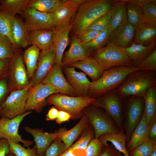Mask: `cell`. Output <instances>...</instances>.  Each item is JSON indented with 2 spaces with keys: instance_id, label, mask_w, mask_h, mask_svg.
Segmentation results:
<instances>
[{
  "instance_id": "obj_1",
  "label": "cell",
  "mask_w": 156,
  "mask_h": 156,
  "mask_svg": "<svg viewBox=\"0 0 156 156\" xmlns=\"http://www.w3.org/2000/svg\"><path fill=\"white\" fill-rule=\"evenodd\" d=\"M115 1L85 0L79 6L72 22V33L77 36L83 32L96 19L110 11Z\"/></svg>"
},
{
  "instance_id": "obj_2",
  "label": "cell",
  "mask_w": 156,
  "mask_h": 156,
  "mask_svg": "<svg viewBox=\"0 0 156 156\" xmlns=\"http://www.w3.org/2000/svg\"><path fill=\"white\" fill-rule=\"evenodd\" d=\"M138 70L135 67L125 66H116L105 70L99 79L91 82L88 96L96 99L116 89L129 75Z\"/></svg>"
},
{
  "instance_id": "obj_3",
  "label": "cell",
  "mask_w": 156,
  "mask_h": 156,
  "mask_svg": "<svg viewBox=\"0 0 156 156\" xmlns=\"http://www.w3.org/2000/svg\"><path fill=\"white\" fill-rule=\"evenodd\" d=\"M156 83V71L139 70L129 75L116 90L122 99L131 96L143 97L147 90Z\"/></svg>"
},
{
  "instance_id": "obj_4",
  "label": "cell",
  "mask_w": 156,
  "mask_h": 156,
  "mask_svg": "<svg viewBox=\"0 0 156 156\" xmlns=\"http://www.w3.org/2000/svg\"><path fill=\"white\" fill-rule=\"evenodd\" d=\"M95 99L89 96H73L57 93L49 96L47 102L59 110L68 112L71 115V119L76 120L81 118L83 109L90 105Z\"/></svg>"
},
{
  "instance_id": "obj_5",
  "label": "cell",
  "mask_w": 156,
  "mask_h": 156,
  "mask_svg": "<svg viewBox=\"0 0 156 156\" xmlns=\"http://www.w3.org/2000/svg\"><path fill=\"white\" fill-rule=\"evenodd\" d=\"M105 70L120 66H133L124 50L109 41L104 47L90 54Z\"/></svg>"
},
{
  "instance_id": "obj_6",
  "label": "cell",
  "mask_w": 156,
  "mask_h": 156,
  "mask_svg": "<svg viewBox=\"0 0 156 156\" xmlns=\"http://www.w3.org/2000/svg\"><path fill=\"white\" fill-rule=\"evenodd\" d=\"M122 99L116 89L95 99L91 105L105 110L120 131H123Z\"/></svg>"
},
{
  "instance_id": "obj_7",
  "label": "cell",
  "mask_w": 156,
  "mask_h": 156,
  "mask_svg": "<svg viewBox=\"0 0 156 156\" xmlns=\"http://www.w3.org/2000/svg\"><path fill=\"white\" fill-rule=\"evenodd\" d=\"M83 112L94 130L95 138H98L106 133L120 131L113 120L98 107L91 104L85 108Z\"/></svg>"
},
{
  "instance_id": "obj_8",
  "label": "cell",
  "mask_w": 156,
  "mask_h": 156,
  "mask_svg": "<svg viewBox=\"0 0 156 156\" xmlns=\"http://www.w3.org/2000/svg\"><path fill=\"white\" fill-rule=\"evenodd\" d=\"M30 88L29 85L12 91L0 106V118L12 119L26 112L25 106Z\"/></svg>"
},
{
  "instance_id": "obj_9",
  "label": "cell",
  "mask_w": 156,
  "mask_h": 156,
  "mask_svg": "<svg viewBox=\"0 0 156 156\" xmlns=\"http://www.w3.org/2000/svg\"><path fill=\"white\" fill-rule=\"evenodd\" d=\"M7 77L9 90H20L29 86L23 56L18 51L10 59Z\"/></svg>"
},
{
  "instance_id": "obj_10",
  "label": "cell",
  "mask_w": 156,
  "mask_h": 156,
  "mask_svg": "<svg viewBox=\"0 0 156 156\" xmlns=\"http://www.w3.org/2000/svg\"><path fill=\"white\" fill-rule=\"evenodd\" d=\"M85 0H60L55 10L50 13L56 30L72 23L78 8Z\"/></svg>"
},
{
  "instance_id": "obj_11",
  "label": "cell",
  "mask_w": 156,
  "mask_h": 156,
  "mask_svg": "<svg viewBox=\"0 0 156 156\" xmlns=\"http://www.w3.org/2000/svg\"><path fill=\"white\" fill-rule=\"evenodd\" d=\"M31 113V111H27L12 119L4 117L0 118V138L10 140L17 143L21 142L25 147L32 145L34 141L23 139L18 133L21 123L25 117Z\"/></svg>"
},
{
  "instance_id": "obj_12",
  "label": "cell",
  "mask_w": 156,
  "mask_h": 156,
  "mask_svg": "<svg viewBox=\"0 0 156 156\" xmlns=\"http://www.w3.org/2000/svg\"><path fill=\"white\" fill-rule=\"evenodd\" d=\"M131 96L127 104L126 111V144L129 141L133 131L140 122L144 109L143 97Z\"/></svg>"
},
{
  "instance_id": "obj_13",
  "label": "cell",
  "mask_w": 156,
  "mask_h": 156,
  "mask_svg": "<svg viewBox=\"0 0 156 156\" xmlns=\"http://www.w3.org/2000/svg\"><path fill=\"white\" fill-rule=\"evenodd\" d=\"M60 92L51 86L40 83L31 87L26 102V111L34 110L41 112L47 104V99L50 95Z\"/></svg>"
},
{
  "instance_id": "obj_14",
  "label": "cell",
  "mask_w": 156,
  "mask_h": 156,
  "mask_svg": "<svg viewBox=\"0 0 156 156\" xmlns=\"http://www.w3.org/2000/svg\"><path fill=\"white\" fill-rule=\"evenodd\" d=\"M21 16L29 31L38 30H56L50 13L42 12L26 8Z\"/></svg>"
},
{
  "instance_id": "obj_15",
  "label": "cell",
  "mask_w": 156,
  "mask_h": 156,
  "mask_svg": "<svg viewBox=\"0 0 156 156\" xmlns=\"http://www.w3.org/2000/svg\"><path fill=\"white\" fill-rule=\"evenodd\" d=\"M63 73L62 65L55 63L40 83L51 86L60 93L77 96L76 92L70 85Z\"/></svg>"
},
{
  "instance_id": "obj_16",
  "label": "cell",
  "mask_w": 156,
  "mask_h": 156,
  "mask_svg": "<svg viewBox=\"0 0 156 156\" xmlns=\"http://www.w3.org/2000/svg\"><path fill=\"white\" fill-rule=\"evenodd\" d=\"M56 56L54 47L40 53L36 71L29 82L31 87L40 83L47 75L55 64Z\"/></svg>"
},
{
  "instance_id": "obj_17",
  "label": "cell",
  "mask_w": 156,
  "mask_h": 156,
  "mask_svg": "<svg viewBox=\"0 0 156 156\" xmlns=\"http://www.w3.org/2000/svg\"><path fill=\"white\" fill-rule=\"evenodd\" d=\"M24 129L33 137L37 153L41 156L44 155L46 149L54 139L61 137L68 130L65 127H61L53 133H49L44 132L41 129L32 128L27 126Z\"/></svg>"
},
{
  "instance_id": "obj_18",
  "label": "cell",
  "mask_w": 156,
  "mask_h": 156,
  "mask_svg": "<svg viewBox=\"0 0 156 156\" xmlns=\"http://www.w3.org/2000/svg\"><path fill=\"white\" fill-rule=\"evenodd\" d=\"M75 68L65 65L62 66L63 72L66 79L78 96H88V92L91 83L86 74L76 71Z\"/></svg>"
},
{
  "instance_id": "obj_19",
  "label": "cell",
  "mask_w": 156,
  "mask_h": 156,
  "mask_svg": "<svg viewBox=\"0 0 156 156\" xmlns=\"http://www.w3.org/2000/svg\"><path fill=\"white\" fill-rule=\"evenodd\" d=\"M135 30L128 21L111 32L109 41L125 50L133 42Z\"/></svg>"
},
{
  "instance_id": "obj_20",
  "label": "cell",
  "mask_w": 156,
  "mask_h": 156,
  "mask_svg": "<svg viewBox=\"0 0 156 156\" xmlns=\"http://www.w3.org/2000/svg\"><path fill=\"white\" fill-rule=\"evenodd\" d=\"M72 27V23L62 28L56 30L54 33L52 42L56 50V64L62 65L64 52L69 44V35Z\"/></svg>"
},
{
  "instance_id": "obj_21",
  "label": "cell",
  "mask_w": 156,
  "mask_h": 156,
  "mask_svg": "<svg viewBox=\"0 0 156 156\" xmlns=\"http://www.w3.org/2000/svg\"><path fill=\"white\" fill-rule=\"evenodd\" d=\"M55 31L38 30L29 31L28 37V45L34 46L41 51L48 50L53 48L54 46L52 38Z\"/></svg>"
},
{
  "instance_id": "obj_22",
  "label": "cell",
  "mask_w": 156,
  "mask_h": 156,
  "mask_svg": "<svg viewBox=\"0 0 156 156\" xmlns=\"http://www.w3.org/2000/svg\"><path fill=\"white\" fill-rule=\"evenodd\" d=\"M150 127L143 112L142 119L133 131L129 140L126 145L128 153L148 139Z\"/></svg>"
},
{
  "instance_id": "obj_23",
  "label": "cell",
  "mask_w": 156,
  "mask_h": 156,
  "mask_svg": "<svg viewBox=\"0 0 156 156\" xmlns=\"http://www.w3.org/2000/svg\"><path fill=\"white\" fill-rule=\"evenodd\" d=\"M156 42L147 46L133 42L124 50L133 66L141 63L156 49Z\"/></svg>"
},
{
  "instance_id": "obj_24",
  "label": "cell",
  "mask_w": 156,
  "mask_h": 156,
  "mask_svg": "<svg viewBox=\"0 0 156 156\" xmlns=\"http://www.w3.org/2000/svg\"><path fill=\"white\" fill-rule=\"evenodd\" d=\"M68 66L82 70L90 78L92 81L99 79L105 71L96 60L90 56L72 63Z\"/></svg>"
},
{
  "instance_id": "obj_25",
  "label": "cell",
  "mask_w": 156,
  "mask_h": 156,
  "mask_svg": "<svg viewBox=\"0 0 156 156\" xmlns=\"http://www.w3.org/2000/svg\"><path fill=\"white\" fill-rule=\"evenodd\" d=\"M11 32L14 44L17 49L27 46L29 31L23 20L17 15L12 18Z\"/></svg>"
},
{
  "instance_id": "obj_26",
  "label": "cell",
  "mask_w": 156,
  "mask_h": 156,
  "mask_svg": "<svg viewBox=\"0 0 156 156\" xmlns=\"http://www.w3.org/2000/svg\"><path fill=\"white\" fill-rule=\"evenodd\" d=\"M90 56V54L86 51L77 36H76L72 39L69 49L64 54L62 60V65L68 66Z\"/></svg>"
},
{
  "instance_id": "obj_27",
  "label": "cell",
  "mask_w": 156,
  "mask_h": 156,
  "mask_svg": "<svg viewBox=\"0 0 156 156\" xmlns=\"http://www.w3.org/2000/svg\"><path fill=\"white\" fill-rule=\"evenodd\" d=\"M110 11L111 17L108 27L112 32L127 21L126 3L123 0H115Z\"/></svg>"
},
{
  "instance_id": "obj_28",
  "label": "cell",
  "mask_w": 156,
  "mask_h": 156,
  "mask_svg": "<svg viewBox=\"0 0 156 156\" xmlns=\"http://www.w3.org/2000/svg\"><path fill=\"white\" fill-rule=\"evenodd\" d=\"M98 138L104 145L109 142L123 156H129L126 147V136L124 131L105 133Z\"/></svg>"
},
{
  "instance_id": "obj_29",
  "label": "cell",
  "mask_w": 156,
  "mask_h": 156,
  "mask_svg": "<svg viewBox=\"0 0 156 156\" xmlns=\"http://www.w3.org/2000/svg\"><path fill=\"white\" fill-rule=\"evenodd\" d=\"M89 125L88 118L86 115L83 114L78 122L70 130H67L60 137L67 149L72 145Z\"/></svg>"
},
{
  "instance_id": "obj_30",
  "label": "cell",
  "mask_w": 156,
  "mask_h": 156,
  "mask_svg": "<svg viewBox=\"0 0 156 156\" xmlns=\"http://www.w3.org/2000/svg\"><path fill=\"white\" fill-rule=\"evenodd\" d=\"M156 42V27L144 23L136 31L133 42L149 46Z\"/></svg>"
},
{
  "instance_id": "obj_31",
  "label": "cell",
  "mask_w": 156,
  "mask_h": 156,
  "mask_svg": "<svg viewBox=\"0 0 156 156\" xmlns=\"http://www.w3.org/2000/svg\"><path fill=\"white\" fill-rule=\"evenodd\" d=\"M156 85L150 87L143 96L144 101V112L148 122L156 117Z\"/></svg>"
},
{
  "instance_id": "obj_32",
  "label": "cell",
  "mask_w": 156,
  "mask_h": 156,
  "mask_svg": "<svg viewBox=\"0 0 156 156\" xmlns=\"http://www.w3.org/2000/svg\"><path fill=\"white\" fill-rule=\"evenodd\" d=\"M40 53L39 49L34 45H31L24 52L23 60L29 78L32 77L37 69Z\"/></svg>"
},
{
  "instance_id": "obj_33",
  "label": "cell",
  "mask_w": 156,
  "mask_h": 156,
  "mask_svg": "<svg viewBox=\"0 0 156 156\" xmlns=\"http://www.w3.org/2000/svg\"><path fill=\"white\" fill-rule=\"evenodd\" d=\"M29 0H2L0 4V11L12 17L18 14L22 16Z\"/></svg>"
},
{
  "instance_id": "obj_34",
  "label": "cell",
  "mask_w": 156,
  "mask_h": 156,
  "mask_svg": "<svg viewBox=\"0 0 156 156\" xmlns=\"http://www.w3.org/2000/svg\"><path fill=\"white\" fill-rule=\"evenodd\" d=\"M125 3L127 21L136 31L144 23L142 9L141 7L137 4L129 2Z\"/></svg>"
},
{
  "instance_id": "obj_35",
  "label": "cell",
  "mask_w": 156,
  "mask_h": 156,
  "mask_svg": "<svg viewBox=\"0 0 156 156\" xmlns=\"http://www.w3.org/2000/svg\"><path fill=\"white\" fill-rule=\"evenodd\" d=\"M111 31L108 26L100 31L98 35L91 42L83 45L86 51L90 54L96 51L106 45L109 42Z\"/></svg>"
},
{
  "instance_id": "obj_36",
  "label": "cell",
  "mask_w": 156,
  "mask_h": 156,
  "mask_svg": "<svg viewBox=\"0 0 156 156\" xmlns=\"http://www.w3.org/2000/svg\"><path fill=\"white\" fill-rule=\"evenodd\" d=\"M80 137L76 142L71 145L68 149L76 151L86 154V150L90 142L94 137V130L89 124L80 135Z\"/></svg>"
},
{
  "instance_id": "obj_37",
  "label": "cell",
  "mask_w": 156,
  "mask_h": 156,
  "mask_svg": "<svg viewBox=\"0 0 156 156\" xmlns=\"http://www.w3.org/2000/svg\"><path fill=\"white\" fill-rule=\"evenodd\" d=\"M60 1V0H29L26 8L49 13L55 10Z\"/></svg>"
},
{
  "instance_id": "obj_38",
  "label": "cell",
  "mask_w": 156,
  "mask_h": 156,
  "mask_svg": "<svg viewBox=\"0 0 156 156\" xmlns=\"http://www.w3.org/2000/svg\"><path fill=\"white\" fill-rule=\"evenodd\" d=\"M141 7L144 23L156 27V0L147 3Z\"/></svg>"
},
{
  "instance_id": "obj_39",
  "label": "cell",
  "mask_w": 156,
  "mask_h": 156,
  "mask_svg": "<svg viewBox=\"0 0 156 156\" xmlns=\"http://www.w3.org/2000/svg\"><path fill=\"white\" fill-rule=\"evenodd\" d=\"M12 18L6 13L0 11V35L7 38L14 45L11 32Z\"/></svg>"
},
{
  "instance_id": "obj_40",
  "label": "cell",
  "mask_w": 156,
  "mask_h": 156,
  "mask_svg": "<svg viewBox=\"0 0 156 156\" xmlns=\"http://www.w3.org/2000/svg\"><path fill=\"white\" fill-rule=\"evenodd\" d=\"M17 49L7 38L1 36L0 37V60L10 59Z\"/></svg>"
},
{
  "instance_id": "obj_41",
  "label": "cell",
  "mask_w": 156,
  "mask_h": 156,
  "mask_svg": "<svg viewBox=\"0 0 156 156\" xmlns=\"http://www.w3.org/2000/svg\"><path fill=\"white\" fill-rule=\"evenodd\" d=\"M155 146L156 141L148 138L129 152V156H149Z\"/></svg>"
},
{
  "instance_id": "obj_42",
  "label": "cell",
  "mask_w": 156,
  "mask_h": 156,
  "mask_svg": "<svg viewBox=\"0 0 156 156\" xmlns=\"http://www.w3.org/2000/svg\"><path fill=\"white\" fill-rule=\"evenodd\" d=\"M7 140L10 151L16 156H41L37 154L35 145L31 148L29 147L26 148L19 143Z\"/></svg>"
},
{
  "instance_id": "obj_43",
  "label": "cell",
  "mask_w": 156,
  "mask_h": 156,
  "mask_svg": "<svg viewBox=\"0 0 156 156\" xmlns=\"http://www.w3.org/2000/svg\"><path fill=\"white\" fill-rule=\"evenodd\" d=\"M67 150L61 138H58L54 139L47 148L43 156H60Z\"/></svg>"
},
{
  "instance_id": "obj_44",
  "label": "cell",
  "mask_w": 156,
  "mask_h": 156,
  "mask_svg": "<svg viewBox=\"0 0 156 156\" xmlns=\"http://www.w3.org/2000/svg\"><path fill=\"white\" fill-rule=\"evenodd\" d=\"M111 17V13L109 11L96 19L88 26L86 30L99 32L103 30L109 25Z\"/></svg>"
},
{
  "instance_id": "obj_45",
  "label": "cell",
  "mask_w": 156,
  "mask_h": 156,
  "mask_svg": "<svg viewBox=\"0 0 156 156\" xmlns=\"http://www.w3.org/2000/svg\"><path fill=\"white\" fill-rule=\"evenodd\" d=\"M104 147L105 145L98 138H94L87 148L86 156H99Z\"/></svg>"
},
{
  "instance_id": "obj_46",
  "label": "cell",
  "mask_w": 156,
  "mask_h": 156,
  "mask_svg": "<svg viewBox=\"0 0 156 156\" xmlns=\"http://www.w3.org/2000/svg\"><path fill=\"white\" fill-rule=\"evenodd\" d=\"M139 70L156 71V49L141 63L135 67Z\"/></svg>"
},
{
  "instance_id": "obj_47",
  "label": "cell",
  "mask_w": 156,
  "mask_h": 156,
  "mask_svg": "<svg viewBox=\"0 0 156 156\" xmlns=\"http://www.w3.org/2000/svg\"><path fill=\"white\" fill-rule=\"evenodd\" d=\"M99 32L96 31L86 30L77 36L80 42L83 46L92 41Z\"/></svg>"
},
{
  "instance_id": "obj_48",
  "label": "cell",
  "mask_w": 156,
  "mask_h": 156,
  "mask_svg": "<svg viewBox=\"0 0 156 156\" xmlns=\"http://www.w3.org/2000/svg\"><path fill=\"white\" fill-rule=\"evenodd\" d=\"M9 90L7 76L0 79V106L4 102L7 97Z\"/></svg>"
},
{
  "instance_id": "obj_49",
  "label": "cell",
  "mask_w": 156,
  "mask_h": 156,
  "mask_svg": "<svg viewBox=\"0 0 156 156\" xmlns=\"http://www.w3.org/2000/svg\"><path fill=\"white\" fill-rule=\"evenodd\" d=\"M99 156H123V155L112 144L107 143Z\"/></svg>"
},
{
  "instance_id": "obj_50",
  "label": "cell",
  "mask_w": 156,
  "mask_h": 156,
  "mask_svg": "<svg viewBox=\"0 0 156 156\" xmlns=\"http://www.w3.org/2000/svg\"><path fill=\"white\" fill-rule=\"evenodd\" d=\"M9 60H0V79L8 76Z\"/></svg>"
},
{
  "instance_id": "obj_51",
  "label": "cell",
  "mask_w": 156,
  "mask_h": 156,
  "mask_svg": "<svg viewBox=\"0 0 156 156\" xmlns=\"http://www.w3.org/2000/svg\"><path fill=\"white\" fill-rule=\"evenodd\" d=\"M71 118V116L69 114L64 111L59 110L55 121L57 123L60 124L65 122L68 121Z\"/></svg>"
},
{
  "instance_id": "obj_52",
  "label": "cell",
  "mask_w": 156,
  "mask_h": 156,
  "mask_svg": "<svg viewBox=\"0 0 156 156\" xmlns=\"http://www.w3.org/2000/svg\"><path fill=\"white\" fill-rule=\"evenodd\" d=\"M10 151L8 140L0 138V156H6Z\"/></svg>"
},
{
  "instance_id": "obj_53",
  "label": "cell",
  "mask_w": 156,
  "mask_h": 156,
  "mask_svg": "<svg viewBox=\"0 0 156 156\" xmlns=\"http://www.w3.org/2000/svg\"><path fill=\"white\" fill-rule=\"evenodd\" d=\"M150 127L148 135V139L156 140V117L153 119L150 123Z\"/></svg>"
},
{
  "instance_id": "obj_54",
  "label": "cell",
  "mask_w": 156,
  "mask_h": 156,
  "mask_svg": "<svg viewBox=\"0 0 156 156\" xmlns=\"http://www.w3.org/2000/svg\"><path fill=\"white\" fill-rule=\"evenodd\" d=\"M59 110L54 106H52L49 109L47 115V121L55 120L57 117Z\"/></svg>"
},
{
  "instance_id": "obj_55",
  "label": "cell",
  "mask_w": 156,
  "mask_h": 156,
  "mask_svg": "<svg viewBox=\"0 0 156 156\" xmlns=\"http://www.w3.org/2000/svg\"><path fill=\"white\" fill-rule=\"evenodd\" d=\"M86 154L81 153L76 151L67 149L60 156H86Z\"/></svg>"
},
{
  "instance_id": "obj_56",
  "label": "cell",
  "mask_w": 156,
  "mask_h": 156,
  "mask_svg": "<svg viewBox=\"0 0 156 156\" xmlns=\"http://www.w3.org/2000/svg\"><path fill=\"white\" fill-rule=\"evenodd\" d=\"M154 0H123L125 2H129L137 4L142 7L144 4L151 2H152Z\"/></svg>"
},
{
  "instance_id": "obj_57",
  "label": "cell",
  "mask_w": 156,
  "mask_h": 156,
  "mask_svg": "<svg viewBox=\"0 0 156 156\" xmlns=\"http://www.w3.org/2000/svg\"><path fill=\"white\" fill-rule=\"evenodd\" d=\"M149 156H156V146L154 147Z\"/></svg>"
},
{
  "instance_id": "obj_58",
  "label": "cell",
  "mask_w": 156,
  "mask_h": 156,
  "mask_svg": "<svg viewBox=\"0 0 156 156\" xmlns=\"http://www.w3.org/2000/svg\"><path fill=\"white\" fill-rule=\"evenodd\" d=\"M6 156H16V155L10 150L9 153L6 155Z\"/></svg>"
},
{
  "instance_id": "obj_59",
  "label": "cell",
  "mask_w": 156,
  "mask_h": 156,
  "mask_svg": "<svg viewBox=\"0 0 156 156\" xmlns=\"http://www.w3.org/2000/svg\"><path fill=\"white\" fill-rule=\"evenodd\" d=\"M2 0H0V4L1 3Z\"/></svg>"
},
{
  "instance_id": "obj_60",
  "label": "cell",
  "mask_w": 156,
  "mask_h": 156,
  "mask_svg": "<svg viewBox=\"0 0 156 156\" xmlns=\"http://www.w3.org/2000/svg\"><path fill=\"white\" fill-rule=\"evenodd\" d=\"M1 36V35H0V37Z\"/></svg>"
}]
</instances>
